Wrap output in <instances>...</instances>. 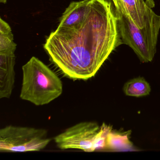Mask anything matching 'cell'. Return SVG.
I'll return each instance as SVG.
<instances>
[{"mask_svg": "<svg viewBox=\"0 0 160 160\" xmlns=\"http://www.w3.org/2000/svg\"><path fill=\"white\" fill-rule=\"evenodd\" d=\"M146 12L143 28H139L130 19L116 11L122 44L132 48L142 62L152 61L156 52L160 30V16L153 12V0H146Z\"/></svg>", "mask_w": 160, "mask_h": 160, "instance_id": "7a4b0ae2", "label": "cell"}, {"mask_svg": "<svg viewBox=\"0 0 160 160\" xmlns=\"http://www.w3.org/2000/svg\"><path fill=\"white\" fill-rule=\"evenodd\" d=\"M122 89L127 96L137 98L148 95L151 91L150 84L143 77L130 79L124 84Z\"/></svg>", "mask_w": 160, "mask_h": 160, "instance_id": "30bf717a", "label": "cell"}, {"mask_svg": "<svg viewBox=\"0 0 160 160\" xmlns=\"http://www.w3.org/2000/svg\"><path fill=\"white\" fill-rule=\"evenodd\" d=\"M15 53H0V98L9 99L15 81Z\"/></svg>", "mask_w": 160, "mask_h": 160, "instance_id": "8992f818", "label": "cell"}, {"mask_svg": "<svg viewBox=\"0 0 160 160\" xmlns=\"http://www.w3.org/2000/svg\"><path fill=\"white\" fill-rule=\"evenodd\" d=\"M117 12L128 18L138 28H143L146 12L144 0H112Z\"/></svg>", "mask_w": 160, "mask_h": 160, "instance_id": "52a82bcc", "label": "cell"}, {"mask_svg": "<svg viewBox=\"0 0 160 160\" xmlns=\"http://www.w3.org/2000/svg\"><path fill=\"white\" fill-rule=\"evenodd\" d=\"M0 33L5 34L12 33V29L9 24L2 18H0Z\"/></svg>", "mask_w": 160, "mask_h": 160, "instance_id": "4fadbf2b", "label": "cell"}, {"mask_svg": "<svg viewBox=\"0 0 160 160\" xmlns=\"http://www.w3.org/2000/svg\"><path fill=\"white\" fill-rule=\"evenodd\" d=\"M46 130L10 125L0 130V151L27 152L39 151L50 143Z\"/></svg>", "mask_w": 160, "mask_h": 160, "instance_id": "277c9868", "label": "cell"}, {"mask_svg": "<svg viewBox=\"0 0 160 160\" xmlns=\"http://www.w3.org/2000/svg\"><path fill=\"white\" fill-rule=\"evenodd\" d=\"M91 0L73 2L63 13L58 27L72 28L81 25L86 19L89 11Z\"/></svg>", "mask_w": 160, "mask_h": 160, "instance_id": "ba28073f", "label": "cell"}, {"mask_svg": "<svg viewBox=\"0 0 160 160\" xmlns=\"http://www.w3.org/2000/svg\"><path fill=\"white\" fill-rule=\"evenodd\" d=\"M122 42L116 10L109 0H91L84 22L72 28L58 27L44 48L66 77L88 80L94 77L111 53Z\"/></svg>", "mask_w": 160, "mask_h": 160, "instance_id": "6da1fadb", "label": "cell"}, {"mask_svg": "<svg viewBox=\"0 0 160 160\" xmlns=\"http://www.w3.org/2000/svg\"><path fill=\"white\" fill-rule=\"evenodd\" d=\"M20 97L36 106L48 104L62 94L63 86L58 75L38 58L32 57L22 66Z\"/></svg>", "mask_w": 160, "mask_h": 160, "instance_id": "3957f363", "label": "cell"}, {"mask_svg": "<svg viewBox=\"0 0 160 160\" xmlns=\"http://www.w3.org/2000/svg\"><path fill=\"white\" fill-rule=\"evenodd\" d=\"M16 48L12 33H0V53H15Z\"/></svg>", "mask_w": 160, "mask_h": 160, "instance_id": "8fae6325", "label": "cell"}, {"mask_svg": "<svg viewBox=\"0 0 160 160\" xmlns=\"http://www.w3.org/2000/svg\"><path fill=\"white\" fill-rule=\"evenodd\" d=\"M7 0H0V2H1V3L5 4V3H6V2H7Z\"/></svg>", "mask_w": 160, "mask_h": 160, "instance_id": "5bb4252c", "label": "cell"}, {"mask_svg": "<svg viewBox=\"0 0 160 160\" xmlns=\"http://www.w3.org/2000/svg\"><path fill=\"white\" fill-rule=\"evenodd\" d=\"M131 132H119L111 130L108 135L105 150L118 151L131 150L134 149L133 143L130 140Z\"/></svg>", "mask_w": 160, "mask_h": 160, "instance_id": "9c48e42d", "label": "cell"}, {"mask_svg": "<svg viewBox=\"0 0 160 160\" xmlns=\"http://www.w3.org/2000/svg\"><path fill=\"white\" fill-rule=\"evenodd\" d=\"M100 127L94 122L77 123L55 137V143L61 149L81 150L92 152Z\"/></svg>", "mask_w": 160, "mask_h": 160, "instance_id": "5b68a950", "label": "cell"}, {"mask_svg": "<svg viewBox=\"0 0 160 160\" xmlns=\"http://www.w3.org/2000/svg\"><path fill=\"white\" fill-rule=\"evenodd\" d=\"M112 130V127L103 123L100 127L95 145L94 150H103L106 147L107 138L108 133Z\"/></svg>", "mask_w": 160, "mask_h": 160, "instance_id": "7c38bea8", "label": "cell"}]
</instances>
